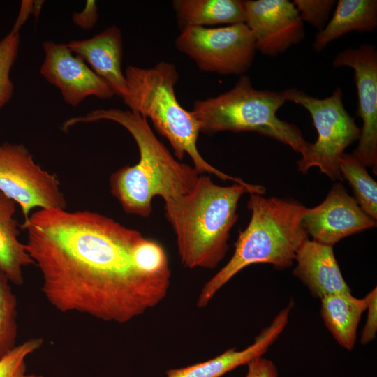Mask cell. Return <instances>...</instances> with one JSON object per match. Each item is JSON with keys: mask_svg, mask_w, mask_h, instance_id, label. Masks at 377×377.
I'll list each match as a JSON object with an SVG mask.
<instances>
[{"mask_svg": "<svg viewBox=\"0 0 377 377\" xmlns=\"http://www.w3.org/2000/svg\"><path fill=\"white\" fill-rule=\"evenodd\" d=\"M20 228L40 272L41 290L59 312L126 323L167 296L171 270L163 247L111 218L40 209Z\"/></svg>", "mask_w": 377, "mask_h": 377, "instance_id": "obj_1", "label": "cell"}, {"mask_svg": "<svg viewBox=\"0 0 377 377\" xmlns=\"http://www.w3.org/2000/svg\"><path fill=\"white\" fill-rule=\"evenodd\" d=\"M101 120L112 121L124 127L139 149L137 164L123 167L110 178L111 193L126 212L148 217L154 196H161L165 202L193 188L200 174L193 167L176 160L155 136L147 120L138 113L118 108L98 109L66 120L61 128L67 131L75 124Z\"/></svg>", "mask_w": 377, "mask_h": 377, "instance_id": "obj_2", "label": "cell"}, {"mask_svg": "<svg viewBox=\"0 0 377 377\" xmlns=\"http://www.w3.org/2000/svg\"><path fill=\"white\" fill-rule=\"evenodd\" d=\"M265 191L263 186L251 184L219 186L209 177L199 175L188 193L165 201V215L176 236L183 265L209 269L218 266L228 251L242 195Z\"/></svg>", "mask_w": 377, "mask_h": 377, "instance_id": "obj_3", "label": "cell"}, {"mask_svg": "<svg viewBox=\"0 0 377 377\" xmlns=\"http://www.w3.org/2000/svg\"><path fill=\"white\" fill-rule=\"evenodd\" d=\"M251 219L239 232L230 260L203 286L197 306H207L216 293L244 268L269 263L278 269L292 266L298 249L308 239L302 224L306 207L291 199L266 198L250 193Z\"/></svg>", "mask_w": 377, "mask_h": 377, "instance_id": "obj_4", "label": "cell"}, {"mask_svg": "<svg viewBox=\"0 0 377 377\" xmlns=\"http://www.w3.org/2000/svg\"><path fill=\"white\" fill-rule=\"evenodd\" d=\"M124 76L128 88L124 103L130 110L150 119L156 131L168 140L177 158L182 160L188 155L200 175L209 173L224 181L248 184L217 170L200 155L197 147L199 125L191 112L182 107L176 98L175 86L179 74L173 64L160 61L149 68L128 66Z\"/></svg>", "mask_w": 377, "mask_h": 377, "instance_id": "obj_5", "label": "cell"}, {"mask_svg": "<svg viewBox=\"0 0 377 377\" xmlns=\"http://www.w3.org/2000/svg\"><path fill=\"white\" fill-rule=\"evenodd\" d=\"M287 101V89L258 90L248 76L242 75L229 91L195 101L191 112L200 132L209 135L223 131L256 132L287 145L302 155L309 143L302 131L276 116Z\"/></svg>", "mask_w": 377, "mask_h": 377, "instance_id": "obj_6", "label": "cell"}, {"mask_svg": "<svg viewBox=\"0 0 377 377\" xmlns=\"http://www.w3.org/2000/svg\"><path fill=\"white\" fill-rule=\"evenodd\" d=\"M288 101L304 108L310 114L318 133L314 143H308L297 161L298 170L306 173L318 167L332 180L342 179L340 158L345 149L359 139L360 128L344 108L343 92L337 87L329 97L318 98L297 88L287 89Z\"/></svg>", "mask_w": 377, "mask_h": 377, "instance_id": "obj_7", "label": "cell"}, {"mask_svg": "<svg viewBox=\"0 0 377 377\" xmlns=\"http://www.w3.org/2000/svg\"><path fill=\"white\" fill-rule=\"evenodd\" d=\"M177 49L189 57L204 72L242 75L256 54L253 35L246 24L222 27H191L181 30Z\"/></svg>", "mask_w": 377, "mask_h": 377, "instance_id": "obj_8", "label": "cell"}, {"mask_svg": "<svg viewBox=\"0 0 377 377\" xmlns=\"http://www.w3.org/2000/svg\"><path fill=\"white\" fill-rule=\"evenodd\" d=\"M0 191L20 206L24 220L35 207H66L57 176L36 164L22 144L0 142Z\"/></svg>", "mask_w": 377, "mask_h": 377, "instance_id": "obj_9", "label": "cell"}, {"mask_svg": "<svg viewBox=\"0 0 377 377\" xmlns=\"http://www.w3.org/2000/svg\"><path fill=\"white\" fill-rule=\"evenodd\" d=\"M334 68L353 69L357 93L356 114L362 127L358 145L352 154L366 167L377 168V51L370 44L348 47L338 53L332 62Z\"/></svg>", "mask_w": 377, "mask_h": 377, "instance_id": "obj_10", "label": "cell"}, {"mask_svg": "<svg viewBox=\"0 0 377 377\" xmlns=\"http://www.w3.org/2000/svg\"><path fill=\"white\" fill-rule=\"evenodd\" d=\"M45 59L41 75L59 89L63 99L75 107L89 96L109 99L115 95L111 86L98 76L66 43L47 40L43 43Z\"/></svg>", "mask_w": 377, "mask_h": 377, "instance_id": "obj_11", "label": "cell"}, {"mask_svg": "<svg viewBox=\"0 0 377 377\" xmlns=\"http://www.w3.org/2000/svg\"><path fill=\"white\" fill-rule=\"evenodd\" d=\"M245 7V24L262 54L276 57L304 38V23L291 1L246 0Z\"/></svg>", "mask_w": 377, "mask_h": 377, "instance_id": "obj_12", "label": "cell"}, {"mask_svg": "<svg viewBox=\"0 0 377 377\" xmlns=\"http://www.w3.org/2000/svg\"><path fill=\"white\" fill-rule=\"evenodd\" d=\"M302 224L313 241L332 246L344 237L375 227L376 221L362 210L341 184L336 183L320 205L305 209Z\"/></svg>", "mask_w": 377, "mask_h": 377, "instance_id": "obj_13", "label": "cell"}, {"mask_svg": "<svg viewBox=\"0 0 377 377\" xmlns=\"http://www.w3.org/2000/svg\"><path fill=\"white\" fill-rule=\"evenodd\" d=\"M293 302L274 317L269 325L263 329L253 343L243 350L230 348L214 358L188 367L170 369L165 377H221L238 367L247 365L253 360L263 356L284 330Z\"/></svg>", "mask_w": 377, "mask_h": 377, "instance_id": "obj_14", "label": "cell"}, {"mask_svg": "<svg viewBox=\"0 0 377 377\" xmlns=\"http://www.w3.org/2000/svg\"><path fill=\"white\" fill-rule=\"evenodd\" d=\"M66 45L72 53L89 64L111 86L115 95L122 98L126 96L127 83L121 70L122 34L117 26H111L90 38L71 40Z\"/></svg>", "mask_w": 377, "mask_h": 377, "instance_id": "obj_15", "label": "cell"}, {"mask_svg": "<svg viewBox=\"0 0 377 377\" xmlns=\"http://www.w3.org/2000/svg\"><path fill=\"white\" fill-rule=\"evenodd\" d=\"M293 274L320 300L341 293H350L335 258L333 248L306 239L298 249Z\"/></svg>", "mask_w": 377, "mask_h": 377, "instance_id": "obj_16", "label": "cell"}, {"mask_svg": "<svg viewBox=\"0 0 377 377\" xmlns=\"http://www.w3.org/2000/svg\"><path fill=\"white\" fill-rule=\"evenodd\" d=\"M336 4L332 17L316 35L313 49L316 52L348 33L369 32L377 27L376 0H339Z\"/></svg>", "mask_w": 377, "mask_h": 377, "instance_id": "obj_17", "label": "cell"}, {"mask_svg": "<svg viewBox=\"0 0 377 377\" xmlns=\"http://www.w3.org/2000/svg\"><path fill=\"white\" fill-rule=\"evenodd\" d=\"M320 300V313L328 331L341 347L353 350L362 314L367 308L366 296L357 298L351 292L341 293Z\"/></svg>", "mask_w": 377, "mask_h": 377, "instance_id": "obj_18", "label": "cell"}, {"mask_svg": "<svg viewBox=\"0 0 377 377\" xmlns=\"http://www.w3.org/2000/svg\"><path fill=\"white\" fill-rule=\"evenodd\" d=\"M172 6L181 30L246 22L245 1L242 0H175Z\"/></svg>", "mask_w": 377, "mask_h": 377, "instance_id": "obj_19", "label": "cell"}, {"mask_svg": "<svg viewBox=\"0 0 377 377\" xmlns=\"http://www.w3.org/2000/svg\"><path fill=\"white\" fill-rule=\"evenodd\" d=\"M16 202L0 191V270L10 283H24L22 269L34 264L26 244L18 239V223L13 215Z\"/></svg>", "mask_w": 377, "mask_h": 377, "instance_id": "obj_20", "label": "cell"}, {"mask_svg": "<svg viewBox=\"0 0 377 377\" xmlns=\"http://www.w3.org/2000/svg\"><path fill=\"white\" fill-rule=\"evenodd\" d=\"M342 178L353 188L355 199L362 210L377 219V183L369 175L366 166L352 154H343L339 163Z\"/></svg>", "mask_w": 377, "mask_h": 377, "instance_id": "obj_21", "label": "cell"}, {"mask_svg": "<svg viewBox=\"0 0 377 377\" xmlns=\"http://www.w3.org/2000/svg\"><path fill=\"white\" fill-rule=\"evenodd\" d=\"M28 17L26 12L20 10L11 30L0 40V109L13 94L14 84L10 75L18 55L20 31Z\"/></svg>", "mask_w": 377, "mask_h": 377, "instance_id": "obj_22", "label": "cell"}, {"mask_svg": "<svg viewBox=\"0 0 377 377\" xmlns=\"http://www.w3.org/2000/svg\"><path fill=\"white\" fill-rule=\"evenodd\" d=\"M17 298L0 270V359L12 350L17 336Z\"/></svg>", "mask_w": 377, "mask_h": 377, "instance_id": "obj_23", "label": "cell"}, {"mask_svg": "<svg viewBox=\"0 0 377 377\" xmlns=\"http://www.w3.org/2000/svg\"><path fill=\"white\" fill-rule=\"evenodd\" d=\"M40 337L29 339L16 346L0 359V377H43L36 374H28L26 360L43 345Z\"/></svg>", "mask_w": 377, "mask_h": 377, "instance_id": "obj_24", "label": "cell"}, {"mask_svg": "<svg viewBox=\"0 0 377 377\" xmlns=\"http://www.w3.org/2000/svg\"><path fill=\"white\" fill-rule=\"evenodd\" d=\"M302 22L322 30L327 22L330 13L336 5L334 0H294L292 1Z\"/></svg>", "mask_w": 377, "mask_h": 377, "instance_id": "obj_25", "label": "cell"}, {"mask_svg": "<svg viewBox=\"0 0 377 377\" xmlns=\"http://www.w3.org/2000/svg\"><path fill=\"white\" fill-rule=\"evenodd\" d=\"M367 316L360 337L362 345H367L376 338L377 332V289L375 287L367 295Z\"/></svg>", "mask_w": 377, "mask_h": 377, "instance_id": "obj_26", "label": "cell"}, {"mask_svg": "<svg viewBox=\"0 0 377 377\" xmlns=\"http://www.w3.org/2000/svg\"><path fill=\"white\" fill-rule=\"evenodd\" d=\"M247 367L245 377H279L278 369L275 364L263 356L251 361L247 364Z\"/></svg>", "mask_w": 377, "mask_h": 377, "instance_id": "obj_27", "label": "cell"}, {"mask_svg": "<svg viewBox=\"0 0 377 377\" xmlns=\"http://www.w3.org/2000/svg\"><path fill=\"white\" fill-rule=\"evenodd\" d=\"M98 20V8L96 1H87L84 9L79 13H74L72 17L73 23L83 29H91Z\"/></svg>", "mask_w": 377, "mask_h": 377, "instance_id": "obj_28", "label": "cell"}]
</instances>
